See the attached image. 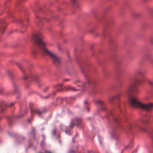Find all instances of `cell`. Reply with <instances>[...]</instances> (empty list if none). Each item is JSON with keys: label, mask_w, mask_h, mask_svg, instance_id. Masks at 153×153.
<instances>
[{"label": "cell", "mask_w": 153, "mask_h": 153, "mask_svg": "<svg viewBox=\"0 0 153 153\" xmlns=\"http://www.w3.org/2000/svg\"><path fill=\"white\" fill-rule=\"evenodd\" d=\"M32 37H33V40H34V43H35L37 45V46H38V47L41 49V51L43 52V53H45L46 55H48L49 57H50V58H52L54 61H55V62H56V63L60 62L59 58H58V57L57 56L55 53H53L52 51H50L47 47H46L44 41H43V40L42 39V37H40V35H38L37 34H34V35H33Z\"/></svg>", "instance_id": "1"}, {"label": "cell", "mask_w": 153, "mask_h": 153, "mask_svg": "<svg viewBox=\"0 0 153 153\" xmlns=\"http://www.w3.org/2000/svg\"><path fill=\"white\" fill-rule=\"evenodd\" d=\"M130 105L131 106L134 108H140L143 109V110L149 111L153 108V103H143L141 102L140 101H139L138 100H137L136 98L134 97H131L129 100Z\"/></svg>", "instance_id": "2"}]
</instances>
